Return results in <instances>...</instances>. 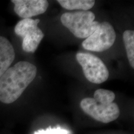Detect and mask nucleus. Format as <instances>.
I'll use <instances>...</instances> for the list:
<instances>
[{"instance_id":"1","label":"nucleus","mask_w":134,"mask_h":134,"mask_svg":"<svg viewBox=\"0 0 134 134\" xmlns=\"http://www.w3.org/2000/svg\"><path fill=\"white\" fill-rule=\"evenodd\" d=\"M37 69L32 63L21 61L9 67L0 78V101L14 103L36 78Z\"/></svg>"},{"instance_id":"2","label":"nucleus","mask_w":134,"mask_h":134,"mask_svg":"<svg viewBox=\"0 0 134 134\" xmlns=\"http://www.w3.org/2000/svg\"><path fill=\"white\" fill-rule=\"evenodd\" d=\"M95 14L90 11L65 13L60 18L62 24L74 36L86 38L97 29L99 22L95 21Z\"/></svg>"},{"instance_id":"10","label":"nucleus","mask_w":134,"mask_h":134,"mask_svg":"<svg viewBox=\"0 0 134 134\" xmlns=\"http://www.w3.org/2000/svg\"><path fill=\"white\" fill-rule=\"evenodd\" d=\"M123 41L124 43L127 56L130 66L134 68V31L127 30L123 34Z\"/></svg>"},{"instance_id":"12","label":"nucleus","mask_w":134,"mask_h":134,"mask_svg":"<svg viewBox=\"0 0 134 134\" xmlns=\"http://www.w3.org/2000/svg\"><path fill=\"white\" fill-rule=\"evenodd\" d=\"M68 130L58 127L55 128L49 127L46 130H38L35 132L34 134H68Z\"/></svg>"},{"instance_id":"6","label":"nucleus","mask_w":134,"mask_h":134,"mask_svg":"<svg viewBox=\"0 0 134 134\" xmlns=\"http://www.w3.org/2000/svg\"><path fill=\"white\" fill-rule=\"evenodd\" d=\"M80 107L87 115L104 124L116 120L120 115V109L116 103H99L93 98H84L80 103Z\"/></svg>"},{"instance_id":"9","label":"nucleus","mask_w":134,"mask_h":134,"mask_svg":"<svg viewBox=\"0 0 134 134\" xmlns=\"http://www.w3.org/2000/svg\"><path fill=\"white\" fill-rule=\"evenodd\" d=\"M57 2L64 9L67 10L79 9L88 11L94 6V0H58Z\"/></svg>"},{"instance_id":"5","label":"nucleus","mask_w":134,"mask_h":134,"mask_svg":"<svg viewBox=\"0 0 134 134\" xmlns=\"http://www.w3.org/2000/svg\"><path fill=\"white\" fill-rule=\"evenodd\" d=\"M116 34L113 26L108 22L100 23L95 31L82 43L87 50L100 52L108 50L113 46Z\"/></svg>"},{"instance_id":"4","label":"nucleus","mask_w":134,"mask_h":134,"mask_svg":"<svg viewBox=\"0 0 134 134\" xmlns=\"http://www.w3.org/2000/svg\"><path fill=\"white\" fill-rule=\"evenodd\" d=\"M76 58L89 81L101 84L108 79L109 71L102 60L90 53H77Z\"/></svg>"},{"instance_id":"3","label":"nucleus","mask_w":134,"mask_h":134,"mask_svg":"<svg viewBox=\"0 0 134 134\" xmlns=\"http://www.w3.org/2000/svg\"><path fill=\"white\" fill-rule=\"evenodd\" d=\"M39 22L38 19H23L15 26V33L23 38L22 47L26 52L34 53L44 37L43 32L38 27Z\"/></svg>"},{"instance_id":"11","label":"nucleus","mask_w":134,"mask_h":134,"mask_svg":"<svg viewBox=\"0 0 134 134\" xmlns=\"http://www.w3.org/2000/svg\"><path fill=\"white\" fill-rule=\"evenodd\" d=\"M115 95L113 91L104 89H98L94 94V99L99 103L111 104L115 99Z\"/></svg>"},{"instance_id":"7","label":"nucleus","mask_w":134,"mask_h":134,"mask_svg":"<svg viewBox=\"0 0 134 134\" xmlns=\"http://www.w3.org/2000/svg\"><path fill=\"white\" fill-rule=\"evenodd\" d=\"M11 2L14 4V12L23 19L43 14L48 7L46 0H12Z\"/></svg>"},{"instance_id":"8","label":"nucleus","mask_w":134,"mask_h":134,"mask_svg":"<svg viewBox=\"0 0 134 134\" xmlns=\"http://www.w3.org/2000/svg\"><path fill=\"white\" fill-rule=\"evenodd\" d=\"M15 58L13 45L8 38L0 36V78L11 66Z\"/></svg>"}]
</instances>
